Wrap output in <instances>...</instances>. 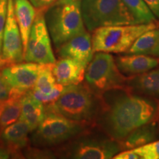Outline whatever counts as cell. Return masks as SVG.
Returning <instances> with one entry per match:
<instances>
[{"instance_id": "cell-1", "label": "cell", "mask_w": 159, "mask_h": 159, "mask_svg": "<svg viewBox=\"0 0 159 159\" xmlns=\"http://www.w3.org/2000/svg\"><path fill=\"white\" fill-rule=\"evenodd\" d=\"M159 119V100L125 88L100 95V108L95 127L120 142L137 128Z\"/></svg>"}, {"instance_id": "cell-2", "label": "cell", "mask_w": 159, "mask_h": 159, "mask_svg": "<svg viewBox=\"0 0 159 159\" xmlns=\"http://www.w3.org/2000/svg\"><path fill=\"white\" fill-rule=\"evenodd\" d=\"M99 108L100 96L82 82L66 86L54 102L45 105V111L95 127Z\"/></svg>"}, {"instance_id": "cell-3", "label": "cell", "mask_w": 159, "mask_h": 159, "mask_svg": "<svg viewBox=\"0 0 159 159\" xmlns=\"http://www.w3.org/2000/svg\"><path fill=\"white\" fill-rule=\"evenodd\" d=\"M45 21L55 48L86 31L80 0H57L45 12Z\"/></svg>"}, {"instance_id": "cell-4", "label": "cell", "mask_w": 159, "mask_h": 159, "mask_svg": "<svg viewBox=\"0 0 159 159\" xmlns=\"http://www.w3.org/2000/svg\"><path fill=\"white\" fill-rule=\"evenodd\" d=\"M57 150L60 158L74 159H110L122 151L117 141L96 127L63 143Z\"/></svg>"}, {"instance_id": "cell-5", "label": "cell", "mask_w": 159, "mask_h": 159, "mask_svg": "<svg viewBox=\"0 0 159 159\" xmlns=\"http://www.w3.org/2000/svg\"><path fill=\"white\" fill-rule=\"evenodd\" d=\"M159 27L158 21L147 24L107 26L93 31V52L108 53H125L136 40L150 30Z\"/></svg>"}, {"instance_id": "cell-6", "label": "cell", "mask_w": 159, "mask_h": 159, "mask_svg": "<svg viewBox=\"0 0 159 159\" xmlns=\"http://www.w3.org/2000/svg\"><path fill=\"white\" fill-rule=\"evenodd\" d=\"M80 9L85 27L90 32L107 26L138 24L122 0H82Z\"/></svg>"}, {"instance_id": "cell-7", "label": "cell", "mask_w": 159, "mask_h": 159, "mask_svg": "<svg viewBox=\"0 0 159 159\" xmlns=\"http://www.w3.org/2000/svg\"><path fill=\"white\" fill-rule=\"evenodd\" d=\"M45 111L44 118L32 136L34 146L46 148L63 144L94 127L66 118L52 111Z\"/></svg>"}, {"instance_id": "cell-8", "label": "cell", "mask_w": 159, "mask_h": 159, "mask_svg": "<svg viewBox=\"0 0 159 159\" xmlns=\"http://www.w3.org/2000/svg\"><path fill=\"white\" fill-rule=\"evenodd\" d=\"M85 71V84L99 96L112 89L125 88L128 77L119 71L111 53L94 52Z\"/></svg>"}, {"instance_id": "cell-9", "label": "cell", "mask_w": 159, "mask_h": 159, "mask_svg": "<svg viewBox=\"0 0 159 159\" xmlns=\"http://www.w3.org/2000/svg\"><path fill=\"white\" fill-rule=\"evenodd\" d=\"M37 11L25 52L24 61L39 64H54L56 59L53 54L51 38L45 21L46 11Z\"/></svg>"}, {"instance_id": "cell-10", "label": "cell", "mask_w": 159, "mask_h": 159, "mask_svg": "<svg viewBox=\"0 0 159 159\" xmlns=\"http://www.w3.org/2000/svg\"><path fill=\"white\" fill-rule=\"evenodd\" d=\"M24 61V48L21 33L16 19L13 0H7V14L4 30L0 64L5 66Z\"/></svg>"}, {"instance_id": "cell-11", "label": "cell", "mask_w": 159, "mask_h": 159, "mask_svg": "<svg viewBox=\"0 0 159 159\" xmlns=\"http://www.w3.org/2000/svg\"><path fill=\"white\" fill-rule=\"evenodd\" d=\"M44 65L32 62L11 63L3 66L2 73L13 89L29 91L34 87Z\"/></svg>"}, {"instance_id": "cell-12", "label": "cell", "mask_w": 159, "mask_h": 159, "mask_svg": "<svg viewBox=\"0 0 159 159\" xmlns=\"http://www.w3.org/2000/svg\"><path fill=\"white\" fill-rule=\"evenodd\" d=\"M87 64L76 59L63 57L52 66V73L57 83L69 86L82 83Z\"/></svg>"}, {"instance_id": "cell-13", "label": "cell", "mask_w": 159, "mask_h": 159, "mask_svg": "<svg viewBox=\"0 0 159 159\" xmlns=\"http://www.w3.org/2000/svg\"><path fill=\"white\" fill-rule=\"evenodd\" d=\"M57 52L61 58L76 59L88 65L94 55L91 35L87 31L77 35L61 45Z\"/></svg>"}, {"instance_id": "cell-14", "label": "cell", "mask_w": 159, "mask_h": 159, "mask_svg": "<svg viewBox=\"0 0 159 159\" xmlns=\"http://www.w3.org/2000/svg\"><path fill=\"white\" fill-rule=\"evenodd\" d=\"M119 71L126 77L139 75L154 69L159 57L143 54H125L114 57Z\"/></svg>"}, {"instance_id": "cell-15", "label": "cell", "mask_w": 159, "mask_h": 159, "mask_svg": "<svg viewBox=\"0 0 159 159\" xmlns=\"http://www.w3.org/2000/svg\"><path fill=\"white\" fill-rule=\"evenodd\" d=\"M125 87L136 94L159 100V64L142 74L128 77Z\"/></svg>"}, {"instance_id": "cell-16", "label": "cell", "mask_w": 159, "mask_h": 159, "mask_svg": "<svg viewBox=\"0 0 159 159\" xmlns=\"http://www.w3.org/2000/svg\"><path fill=\"white\" fill-rule=\"evenodd\" d=\"M13 6L16 19L21 33L25 55L30 33L38 11H35V7L29 0H13Z\"/></svg>"}, {"instance_id": "cell-17", "label": "cell", "mask_w": 159, "mask_h": 159, "mask_svg": "<svg viewBox=\"0 0 159 159\" xmlns=\"http://www.w3.org/2000/svg\"><path fill=\"white\" fill-rule=\"evenodd\" d=\"M45 112V105L29 90L21 98V113L19 120L27 123L32 132L44 118Z\"/></svg>"}, {"instance_id": "cell-18", "label": "cell", "mask_w": 159, "mask_h": 159, "mask_svg": "<svg viewBox=\"0 0 159 159\" xmlns=\"http://www.w3.org/2000/svg\"><path fill=\"white\" fill-rule=\"evenodd\" d=\"M30 132L28 125L19 120L3 129L1 138L11 152H16L27 146Z\"/></svg>"}, {"instance_id": "cell-19", "label": "cell", "mask_w": 159, "mask_h": 159, "mask_svg": "<svg viewBox=\"0 0 159 159\" xmlns=\"http://www.w3.org/2000/svg\"><path fill=\"white\" fill-rule=\"evenodd\" d=\"M158 120L137 128L124 139L118 142L121 150H132L158 139Z\"/></svg>"}, {"instance_id": "cell-20", "label": "cell", "mask_w": 159, "mask_h": 159, "mask_svg": "<svg viewBox=\"0 0 159 159\" xmlns=\"http://www.w3.org/2000/svg\"><path fill=\"white\" fill-rule=\"evenodd\" d=\"M27 91L12 88L9 98L0 102L1 128L4 129L19 119L21 113V98Z\"/></svg>"}, {"instance_id": "cell-21", "label": "cell", "mask_w": 159, "mask_h": 159, "mask_svg": "<svg viewBox=\"0 0 159 159\" xmlns=\"http://www.w3.org/2000/svg\"><path fill=\"white\" fill-rule=\"evenodd\" d=\"M159 41V27L150 30L141 35L125 54L152 55Z\"/></svg>"}, {"instance_id": "cell-22", "label": "cell", "mask_w": 159, "mask_h": 159, "mask_svg": "<svg viewBox=\"0 0 159 159\" xmlns=\"http://www.w3.org/2000/svg\"><path fill=\"white\" fill-rule=\"evenodd\" d=\"M137 21L138 24H147L157 21L144 0H122Z\"/></svg>"}, {"instance_id": "cell-23", "label": "cell", "mask_w": 159, "mask_h": 159, "mask_svg": "<svg viewBox=\"0 0 159 159\" xmlns=\"http://www.w3.org/2000/svg\"><path fill=\"white\" fill-rule=\"evenodd\" d=\"M53 64H45L39 73L36 83L33 89L44 94H49L56 85V80L52 73Z\"/></svg>"}, {"instance_id": "cell-24", "label": "cell", "mask_w": 159, "mask_h": 159, "mask_svg": "<svg viewBox=\"0 0 159 159\" xmlns=\"http://www.w3.org/2000/svg\"><path fill=\"white\" fill-rule=\"evenodd\" d=\"M134 150L141 159H159V139Z\"/></svg>"}, {"instance_id": "cell-25", "label": "cell", "mask_w": 159, "mask_h": 159, "mask_svg": "<svg viewBox=\"0 0 159 159\" xmlns=\"http://www.w3.org/2000/svg\"><path fill=\"white\" fill-rule=\"evenodd\" d=\"M7 14V0H0V56L2 49V41Z\"/></svg>"}, {"instance_id": "cell-26", "label": "cell", "mask_w": 159, "mask_h": 159, "mask_svg": "<svg viewBox=\"0 0 159 159\" xmlns=\"http://www.w3.org/2000/svg\"><path fill=\"white\" fill-rule=\"evenodd\" d=\"M2 66L0 64V102L8 99L12 92V87L5 80L2 73Z\"/></svg>"}, {"instance_id": "cell-27", "label": "cell", "mask_w": 159, "mask_h": 159, "mask_svg": "<svg viewBox=\"0 0 159 159\" xmlns=\"http://www.w3.org/2000/svg\"><path fill=\"white\" fill-rule=\"evenodd\" d=\"M113 159H141L140 156L136 153L134 149L122 150L118 152Z\"/></svg>"}, {"instance_id": "cell-28", "label": "cell", "mask_w": 159, "mask_h": 159, "mask_svg": "<svg viewBox=\"0 0 159 159\" xmlns=\"http://www.w3.org/2000/svg\"><path fill=\"white\" fill-rule=\"evenodd\" d=\"M29 1L37 10L47 11L49 7L53 5L57 0H29Z\"/></svg>"}, {"instance_id": "cell-29", "label": "cell", "mask_w": 159, "mask_h": 159, "mask_svg": "<svg viewBox=\"0 0 159 159\" xmlns=\"http://www.w3.org/2000/svg\"><path fill=\"white\" fill-rule=\"evenodd\" d=\"M154 16L159 19V0H144Z\"/></svg>"}, {"instance_id": "cell-30", "label": "cell", "mask_w": 159, "mask_h": 159, "mask_svg": "<svg viewBox=\"0 0 159 159\" xmlns=\"http://www.w3.org/2000/svg\"><path fill=\"white\" fill-rule=\"evenodd\" d=\"M11 157V152L8 149L0 148V159H7Z\"/></svg>"}, {"instance_id": "cell-31", "label": "cell", "mask_w": 159, "mask_h": 159, "mask_svg": "<svg viewBox=\"0 0 159 159\" xmlns=\"http://www.w3.org/2000/svg\"><path fill=\"white\" fill-rule=\"evenodd\" d=\"M152 56H156V57H159V41L158 43V45L155 49V50L152 53Z\"/></svg>"}, {"instance_id": "cell-32", "label": "cell", "mask_w": 159, "mask_h": 159, "mask_svg": "<svg viewBox=\"0 0 159 159\" xmlns=\"http://www.w3.org/2000/svg\"><path fill=\"white\" fill-rule=\"evenodd\" d=\"M159 139V119H158V139Z\"/></svg>"}]
</instances>
